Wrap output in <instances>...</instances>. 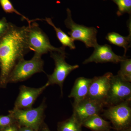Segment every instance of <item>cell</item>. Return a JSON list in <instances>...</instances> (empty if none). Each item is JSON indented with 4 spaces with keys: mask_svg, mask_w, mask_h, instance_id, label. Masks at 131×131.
<instances>
[{
    "mask_svg": "<svg viewBox=\"0 0 131 131\" xmlns=\"http://www.w3.org/2000/svg\"><path fill=\"white\" fill-rule=\"evenodd\" d=\"M18 131H35L32 128L28 127L19 126Z\"/></svg>",
    "mask_w": 131,
    "mask_h": 131,
    "instance_id": "obj_24",
    "label": "cell"
},
{
    "mask_svg": "<svg viewBox=\"0 0 131 131\" xmlns=\"http://www.w3.org/2000/svg\"><path fill=\"white\" fill-rule=\"evenodd\" d=\"M113 75L112 73L108 72L103 75L92 78L87 98L102 102L105 105Z\"/></svg>",
    "mask_w": 131,
    "mask_h": 131,
    "instance_id": "obj_10",
    "label": "cell"
},
{
    "mask_svg": "<svg viewBox=\"0 0 131 131\" xmlns=\"http://www.w3.org/2000/svg\"><path fill=\"white\" fill-rule=\"evenodd\" d=\"M19 127L18 125L15 123L0 130V131H18Z\"/></svg>",
    "mask_w": 131,
    "mask_h": 131,
    "instance_id": "obj_23",
    "label": "cell"
},
{
    "mask_svg": "<svg viewBox=\"0 0 131 131\" xmlns=\"http://www.w3.org/2000/svg\"><path fill=\"white\" fill-rule=\"evenodd\" d=\"M50 57L55 62V68L53 73L47 75V82L49 86L57 84L60 87L61 94L63 95V88L64 82L68 75L72 71L79 68V65H71L66 62L65 59L66 54L58 52H50Z\"/></svg>",
    "mask_w": 131,
    "mask_h": 131,
    "instance_id": "obj_7",
    "label": "cell"
},
{
    "mask_svg": "<svg viewBox=\"0 0 131 131\" xmlns=\"http://www.w3.org/2000/svg\"><path fill=\"white\" fill-rule=\"evenodd\" d=\"M16 123L14 118L11 114L0 116V130Z\"/></svg>",
    "mask_w": 131,
    "mask_h": 131,
    "instance_id": "obj_21",
    "label": "cell"
},
{
    "mask_svg": "<svg viewBox=\"0 0 131 131\" xmlns=\"http://www.w3.org/2000/svg\"><path fill=\"white\" fill-rule=\"evenodd\" d=\"M0 66H1V63H0Z\"/></svg>",
    "mask_w": 131,
    "mask_h": 131,
    "instance_id": "obj_28",
    "label": "cell"
},
{
    "mask_svg": "<svg viewBox=\"0 0 131 131\" xmlns=\"http://www.w3.org/2000/svg\"><path fill=\"white\" fill-rule=\"evenodd\" d=\"M118 6L117 12L118 16H120L124 14H130L131 13V0H112Z\"/></svg>",
    "mask_w": 131,
    "mask_h": 131,
    "instance_id": "obj_20",
    "label": "cell"
},
{
    "mask_svg": "<svg viewBox=\"0 0 131 131\" xmlns=\"http://www.w3.org/2000/svg\"><path fill=\"white\" fill-rule=\"evenodd\" d=\"M94 48L93 54L84 60L83 63V64L91 62L96 63L111 62L117 64L126 57L125 56H121L115 54L113 51L111 46L108 45H100L98 44Z\"/></svg>",
    "mask_w": 131,
    "mask_h": 131,
    "instance_id": "obj_12",
    "label": "cell"
},
{
    "mask_svg": "<svg viewBox=\"0 0 131 131\" xmlns=\"http://www.w3.org/2000/svg\"><path fill=\"white\" fill-rule=\"evenodd\" d=\"M92 81V78L84 77H79L75 80L70 94L68 96L69 98H74L73 105L87 98Z\"/></svg>",
    "mask_w": 131,
    "mask_h": 131,
    "instance_id": "obj_13",
    "label": "cell"
},
{
    "mask_svg": "<svg viewBox=\"0 0 131 131\" xmlns=\"http://www.w3.org/2000/svg\"><path fill=\"white\" fill-rule=\"evenodd\" d=\"M82 124L72 115L69 118L59 122L58 131H82Z\"/></svg>",
    "mask_w": 131,
    "mask_h": 131,
    "instance_id": "obj_17",
    "label": "cell"
},
{
    "mask_svg": "<svg viewBox=\"0 0 131 131\" xmlns=\"http://www.w3.org/2000/svg\"><path fill=\"white\" fill-rule=\"evenodd\" d=\"M122 131H131V127L124 129V130H123Z\"/></svg>",
    "mask_w": 131,
    "mask_h": 131,
    "instance_id": "obj_26",
    "label": "cell"
},
{
    "mask_svg": "<svg viewBox=\"0 0 131 131\" xmlns=\"http://www.w3.org/2000/svg\"><path fill=\"white\" fill-rule=\"evenodd\" d=\"M129 34L127 37H124L115 32H111L108 34L106 39L110 43L120 47H122L125 50L126 56L127 51L130 47L131 40V30L129 29Z\"/></svg>",
    "mask_w": 131,
    "mask_h": 131,
    "instance_id": "obj_15",
    "label": "cell"
},
{
    "mask_svg": "<svg viewBox=\"0 0 131 131\" xmlns=\"http://www.w3.org/2000/svg\"><path fill=\"white\" fill-rule=\"evenodd\" d=\"M44 63L42 57L35 54L30 60L22 59L16 64L10 73L8 83L23 81L34 74L44 72Z\"/></svg>",
    "mask_w": 131,
    "mask_h": 131,
    "instance_id": "obj_4",
    "label": "cell"
},
{
    "mask_svg": "<svg viewBox=\"0 0 131 131\" xmlns=\"http://www.w3.org/2000/svg\"><path fill=\"white\" fill-rule=\"evenodd\" d=\"M41 131H51L47 125L43 124Z\"/></svg>",
    "mask_w": 131,
    "mask_h": 131,
    "instance_id": "obj_25",
    "label": "cell"
},
{
    "mask_svg": "<svg viewBox=\"0 0 131 131\" xmlns=\"http://www.w3.org/2000/svg\"><path fill=\"white\" fill-rule=\"evenodd\" d=\"M0 4L2 9L6 13H15L18 15L21 16L24 19L26 20L28 22V24H30L34 21L33 20H30L15 9L10 0H0Z\"/></svg>",
    "mask_w": 131,
    "mask_h": 131,
    "instance_id": "obj_19",
    "label": "cell"
},
{
    "mask_svg": "<svg viewBox=\"0 0 131 131\" xmlns=\"http://www.w3.org/2000/svg\"><path fill=\"white\" fill-rule=\"evenodd\" d=\"M49 86V83L47 82L44 85L38 88L25 85L20 86L14 108L23 110L32 108L37 98Z\"/></svg>",
    "mask_w": 131,
    "mask_h": 131,
    "instance_id": "obj_11",
    "label": "cell"
},
{
    "mask_svg": "<svg viewBox=\"0 0 131 131\" xmlns=\"http://www.w3.org/2000/svg\"><path fill=\"white\" fill-rule=\"evenodd\" d=\"M44 20L46 21L47 24L51 26L54 28L56 33L57 37L62 45L63 47H69L70 50L75 49L74 41L69 36L62 30L61 28L57 27L52 22L51 19L46 18Z\"/></svg>",
    "mask_w": 131,
    "mask_h": 131,
    "instance_id": "obj_16",
    "label": "cell"
},
{
    "mask_svg": "<svg viewBox=\"0 0 131 131\" xmlns=\"http://www.w3.org/2000/svg\"><path fill=\"white\" fill-rule=\"evenodd\" d=\"M131 101V82L124 81L117 75H113L105 102V107L115 105L124 102Z\"/></svg>",
    "mask_w": 131,
    "mask_h": 131,
    "instance_id": "obj_8",
    "label": "cell"
},
{
    "mask_svg": "<svg viewBox=\"0 0 131 131\" xmlns=\"http://www.w3.org/2000/svg\"><path fill=\"white\" fill-rule=\"evenodd\" d=\"M27 26L19 27L11 23L8 30L0 39V88H5L16 64L30 51L27 43Z\"/></svg>",
    "mask_w": 131,
    "mask_h": 131,
    "instance_id": "obj_1",
    "label": "cell"
},
{
    "mask_svg": "<svg viewBox=\"0 0 131 131\" xmlns=\"http://www.w3.org/2000/svg\"><path fill=\"white\" fill-rule=\"evenodd\" d=\"M74 117L81 124L95 114H99L105 107L104 103L86 98L73 105Z\"/></svg>",
    "mask_w": 131,
    "mask_h": 131,
    "instance_id": "obj_9",
    "label": "cell"
},
{
    "mask_svg": "<svg viewBox=\"0 0 131 131\" xmlns=\"http://www.w3.org/2000/svg\"><path fill=\"white\" fill-rule=\"evenodd\" d=\"M120 69L117 75L126 81L131 82V59L125 58L120 62Z\"/></svg>",
    "mask_w": 131,
    "mask_h": 131,
    "instance_id": "obj_18",
    "label": "cell"
},
{
    "mask_svg": "<svg viewBox=\"0 0 131 131\" xmlns=\"http://www.w3.org/2000/svg\"><path fill=\"white\" fill-rule=\"evenodd\" d=\"M67 17L64 20V24L70 30L68 34L73 40L83 42L87 48H94L98 45L97 29L95 27H88L76 24L72 19L71 12L69 8L67 9Z\"/></svg>",
    "mask_w": 131,
    "mask_h": 131,
    "instance_id": "obj_6",
    "label": "cell"
},
{
    "mask_svg": "<svg viewBox=\"0 0 131 131\" xmlns=\"http://www.w3.org/2000/svg\"><path fill=\"white\" fill-rule=\"evenodd\" d=\"M130 103L131 101H126L103 110L102 115L110 121L114 130L122 131L131 127Z\"/></svg>",
    "mask_w": 131,
    "mask_h": 131,
    "instance_id": "obj_5",
    "label": "cell"
},
{
    "mask_svg": "<svg viewBox=\"0 0 131 131\" xmlns=\"http://www.w3.org/2000/svg\"><path fill=\"white\" fill-rule=\"evenodd\" d=\"M82 126L92 131H111L113 129L110 122L103 119L99 114H95L86 120Z\"/></svg>",
    "mask_w": 131,
    "mask_h": 131,
    "instance_id": "obj_14",
    "label": "cell"
},
{
    "mask_svg": "<svg viewBox=\"0 0 131 131\" xmlns=\"http://www.w3.org/2000/svg\"><path fill=\"white\" fill-rule=\"evenodd\" d=\"M46 107L45 99L39 106L35 108L25 110L13 108L8 113L14 118L19 126L28 127L39 131L43 122Z\"/></svg>",
    "mask_w": 131,
    "mask_h": 131,
    "instance_id": "obj_3",
    "label": "cell"
},
{
    "mask_svg": "<svg viewBox=\"0 0 131 131\" xmlns=\"http://www.w3.org/2000/svg\"><path fill=\"white\" fill-rule=\"evenodd\" d=\"M10 24L11 23L8 22L7 20L5 17L0 19V39L9 30Z\"/></svg>",
    "mask_w": 131,
    "mask_h": 131,
    "instance_id": "obj_22",
    "label": "cell"
},
{
    "mask_svg": "<svg viewBox=\"0 0 131 131\" xmlns=\"http://www.w3.org/2000/svg\"><path fill=\"white\" fill-rule=\"evenodd\" d=\"M111 131H117L115 130H111Z\"/></svg>",
    "mask_w": 131,
    "mask_h": 131,
    "instance_id": "obj_27",
    "label": "cell"
},
{
    "mask_svg": "<svg viewBox=\"0 0 131 131\" xmlns=\"http://www.w3.org/2000/svg\"><path fill=\"white\" fill-rule=\"evenodd\" d=\"M27 38L30 51H34L35 55L42 57L43 54L53 51L66 54L65 47L57 48L51 44L47 35L35 22L28 24Z\"/></svg>",
    "mask_w": 131,
    "mask_h": 131,
    "instance_id": "obj_2",
    "label": "cell"
}]
</instances>
